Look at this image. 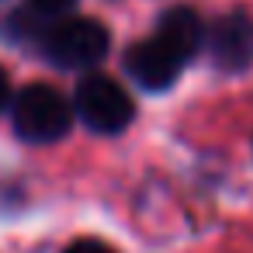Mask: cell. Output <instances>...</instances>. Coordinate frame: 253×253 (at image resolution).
Here are the masks:
<instances>
[{
	"label": "cell",
	"instance_id": "1",
	"mask_svg": "<svg viewBox=\"0 0 253 253\" xmlns=\"http://www.w3.org/2000/svg\"><path fill=\"white\" fill-rule=\"evenodd\" d=\"M35 42L42 56L59 70H94L111 49L108 28L97 18H80V14L45 18Z\"/></svg>",
	"mask_w": 253,
	"mask_h": 253
},
{
	"label": "cell",
	"instance_id": "2",
	"mask_svg": "<svg viewBox=\"0 0 253 253\" xmlns=\"http://www.w3.org/2000/svg\"><path fill=\"white\" fill-rule=\"evenodd\" d=\"M11 122L18 139L32 146L59 142L73 125V104L49 84H28L11 101Z\"/></svg>",
	"mask_w": 253,
	"mask_h": 253
},
{
	"label": "cell",
	"instance_id": "3",
	"mask_svg": "<svg viewBox=\"0 0 253 253\" xmlns=\"http://www.w3.org/2000/svg\"><path fill=\"white\" fill-rule=\"evenodd\" d=\"M70 104H73V115L97 135H118L135 118V104L128 90L115 77H104V73H87L77 84Z\"/></svg>",
	"mask_w": 253,
	"mask_h": 253
},
{
	"label": "cell",
	"instance_id": "4",
	"mask_svg": "<svg viewBox=\"0 0 253 253\" xmlns=\"http://www.w3.org/2000/svg\"><path fill=\"white\" fill-rule=\"evenodd\" d=\"M208 56L222 73H243L253 66V18L243 11L222 14L205 35Z\"/></svg>",
	"mask_w": 253,
	"mask_h": 253
},
{
	"label": "cell",
	"instance_id": "5",
	"mask_svg": "<svg viewBox=\"0 0 253 253\" xmlns=\"http://www.w3.org/2000/svg\"><path fill=\"white\" fill-rule=\"evenodd\" d=\"M184 63L153 35V39H142L135 42L128 52H125V73L142 87V90H167L177 84Z\"/></svg>",
	"mask_w": 253,
	"mask_h": 253
},
{
	"label": "cell",
	"instance_id": "6",
	"mask_svg": "<svg viewBox=\"0 0 253 253\" xmlns=\"http://www.w3.org/2000/svg\"><path fill=\"white\" fill-rule=\"evenodd\" d=\"M184 66L205 49V28H201V18L191 11V7H170L163 18H160V25H156V32H153Z\"/></svg>",
	"mask_w": 253,
	"mask_h": 253
},
{
	"label": "cell",
	"instance_id": "7",
	"mask_svg": "<svg viewBox=\"0 0 253 253\" xmlns=\"http://www.w3.org/2000/svg\"><path fill=\"white\" fill-rule=\"evenodd\" d=\"M32 7H35L42 18H66V14L77 7V0H32Z\"/></svg>",
	"mask_w": 253,
	"mask_h": 253
},
{
	"label": "cell",
	"instance_id": "8",
	"mask_svg": "<svg viewBox=\"0 0 253 253\" xmlns=\"http://www.w3.org/2000/svg\"><path fill=\"white\" fill-rule=\"evenodd\" d=\"M63 253H115L108 243H101V239H77V243H70Z\"/></svg>",
	"mask_w": 253,
	"mask_h": 253
},
{
	"label": "cell",
	"instance_id": "9",
	"mask_svg": "<svg viewBox=\"0 0 253 253\" xmlns=\"http://www.w3.org/2000/svg\"><path fill=\"white\" fill-rule=\"evenodd\" d=\"M11 80H7V70H0V115H4L7 108H11Z\"/></svg>",
	"mask_w": 253,
	"mask_h": 253
}]
</instances>
